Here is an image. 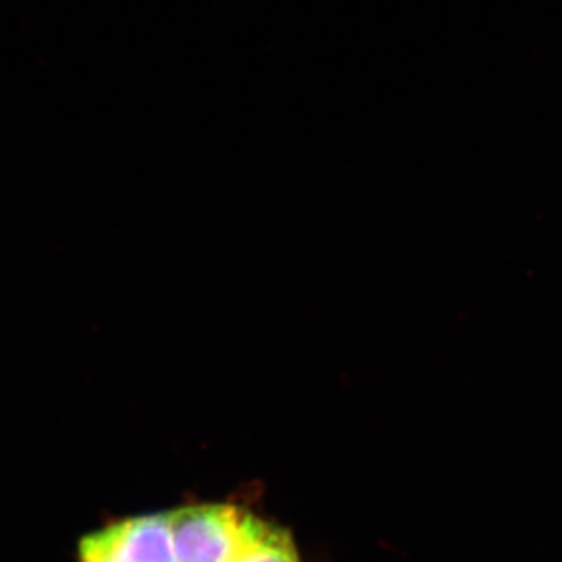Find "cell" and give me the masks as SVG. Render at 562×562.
Listing matches in <instances>:
<instances>
[{"label": "cell", "instance_id": "obj_1", "mask_svg": "<svg viewBox=\"0 0 562 562\" xmlns=\"http://www.w3.org/2000/svg\"><path fill=\"white\" fill-rule=\"evenodd\" d=\"M177 562H233L261 520L238 506L206 503L169 513Z\"/></svg>", "mask_w": 562, "mask_h": 562}, {"label": "cell", "instance_id": "obj_2", "mask_svg": "<svg viewBox=\"0 0 562 562\" xmlns=\"http://www.w3.org/2000/svg\"><path fill=\"white\" fill-rule=\"evenodd\" d=\"M80 562H177L169 514L111 524L80 542Z\"/></svg>", "mask_w": 562, "mask_h": 562}, {"label": "cell", "instance_id": "obj_3", "mask_svg": "<svg viewBox=\"0 0 562 562\" xmlns=\"http://www.w3.org/2000/svg\"><path fill=\"white\" fill-rule=\"evenodd\" d=\"M233 562H301L290 532L260 522L247 546Z\"/></svg>", "mask_w": 562, "mask_h": 562}]
</instances>
